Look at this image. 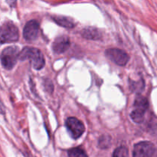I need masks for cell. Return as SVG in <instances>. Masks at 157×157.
Segmentation results:
<instances>
[{"instance_id": "6da1fadb", "label": "cell", "mask_w": 157, "mask_h": 157, "mask_svg": "<svg viewBox=\"0 0 157 157\" xmlns=\"http://www.w3.org/2000/svg\"><path fill=\"white\" fill-rule=\"evenodd\" d=\"M20 61L29 60L35 70H41L45 64L44 56L41 51L38 48L32 47H25L20 52Z\"/></svg>"}, {"instance_id": "7a4b0ae2", "label": "cell", "mask_w": 157, "mask_h": 157, "mask_svg": "<svg viewBox=\"0 0 157 157\" xmlns=\"http://www.w3.org/2000/svg\"><path fill=\"white\" fill-rule=\"evenodd\" d=\"M19 48L17 46H9L4 48L1 54V62L3 67L11 70L19 60Z\"/></svg>"}, {"instance_id": "3957f363", "label": "cell", "mask_w": 157, "mask_h": 157, "mask_svg": "<svg viewBox=\"0 0 157 157\" xmlns=\"http://www.w3.org/2000/svg\"><path fill=\"white\" fill-rule=\"evenodd\" d=\"M19 38L18 28L12 21H6L3 23L1 29V43L14 42Z\"/></svg>"}, {"instance_id": "277c9868", "label": "cell", "mask_w": 157, "mask_h": 157, "mask_svg": "<svg viewBox=\"0 0 157 157\" xmlns=\"http://www.w3.org/2000/svg\"><path fill=\"white\" fill-rule=\"evenodd\" d=\"M156 148L152 143L144 141L134 146L133 157H154Z\"/></svg>"}, {"instance_id": "5b68a950", "label": "cell", "mask_w": 157, "mask_h": 157, "mask_svg": "<svg viewBox=\"0 0 157 157\" xmlns=\"http://www.w3.org/2000/svg\"><path fill=\"white\" fill-rule=\"evenodd\" d=\"M65 126L69 133L74 139H78L85 131L83 123L75 117H69L66 121Z\"/></svg>"}, {"instance_id": "8992f818", "label": "cell", "mask_w": 157, "mask_h": 157, "mask_svg": "<svg viewBox=\"0 0 157 157\" xmlns=\"http://www.w3.org/2000/svg\"><path fill=\"white\" fill-rule=\"evenodd\" d=\"M106 56L119 66H124L129 61V56L124 51L119 48L107 49L105 52Z\"/></svg>"}, {"instance_id": "52a82bcc", "label": "cell", "mask_w": 157, "mask_h": 157, "mask_svg": "<svg viewBox=\"0 0 157 157\" xmlns=\"http://www.w3.org/2000/svg\"><path fill=\"white\" fill-rule=\"evenodd\" d=\"M39 31V25L35 20L28 21L23 29V36L27 41H34L37 38Z\"/></svg>"}, {"instance_id": "ba28073f", "label": "cell", "mask_w": 157, "mask_h": 157, "mask_svg": "<svg viewBox=\"0 0 157 157\" xmlns=\"http://www.w3.org/2000/svg\"><path fill=\"white\" fill-rule=\"evenodd\" d=\"M70 46V39L66 35L59 36L54 41L52 44V49L56 54L64 53L68 49Z\"/></svg>"}, {"instance_id": "9c48e42d", "label": "cell", "mask_w": 157, "mask_h": 157, "mask_svg": "<svg viewBox=\"0 0 157 157\" xmlns=\"http://www.w3.org/2000/svg\"><path fill=\"white\" fill-rule=\"evenodd\" d=\"M81 34L84 38L90 40H98L102 36L101 32L98 29L92 27H88L83 29Z\"/></svg>"}, {"instance_id": "30bf717a", "label": "cell", "mask_w": 157, "mask_h": 157, "mask_svg": "<svg viewBox=\"0 0 157 157\" xmlns=\"http://www.w3.org/2000/svg\"><path fill=\"white\" fill-rule=\"evenodd\" d=\"M134 109L136 110H141V111L147 112L149 108V102L148 100L146 98L142 96L137 97L134 101V104H133Z\"/></svg>"}, {"instance_id": "8fae6325", "label": "cell", "mask_w": 157, "mask_h": 157, "mask_svg": "<svg viewBox=\"0 0 157 157\" xmlns=\"http://www.w3.org/2000/svg\"><path fill=\"white\" fill-rule=\"evenodd\" d=\"M53 19L57 24L67 29H72L75 27V23L71 19L64 16H54Z\"/></svg>"}, {"instance_id": "7c38bea8", "label": "cell", "mask_w": 157, "mask_h": 157, "mask_svg": "<svg viewBox=\"0 0 157 157\" xmlns=\"http://www.w3.org/2000/svg\"><path fill=\"white\" fill-rule=\"evenodd\" d=\"M145 113V112L144 111H140V110L133 109V111L130 113V117L133 120V122L136 123V124H141L144 121Z\"/></svg>"}, {"instance_id": "4fadbf2b", "label": "cell", "mask_w": 157, "mask_h": 157, "mask_svg": "<svg viewBox=\"0 0 157 157\" xmlns=\"http://www.w3.org/2000/svg\"><path fill=\"white\" fill-rule=\"evenodd\" d=\"M67 155L68 157H88L86 152L80 147H75L69 150Z\"/></svg>"}, {"instance_id": "5bb4252c", "label": "cell", "mask_w": 157, "mask_h": 157, "mask_svg": "<svg viewBox=\"0 0 157 157\" xmlns=\"http://www.w3.org/2000/svg\"><path fill=\"white\" fill-rule=\"evenodd\" d=\"M110 143H111V137L110 136H107V135H104L99 138L98 146H99L100 148L106 149L108 148L109 146L110 145Z\"/></svg>"}, {"instance_id": "9a60e30c", "label": "cell", "mask_w": 157, "mask_h": 157, "mask_svg": "<svg viewBox=\"0 0 157 157\" xmlns=\"http://www.w3.org/2000/svg\"><path fill=\"white\" fill-rule=\"evenodd\" d=\"M113 157H129V152L127 147H120L114 150Z\"/></svg>"}]
</instances>
